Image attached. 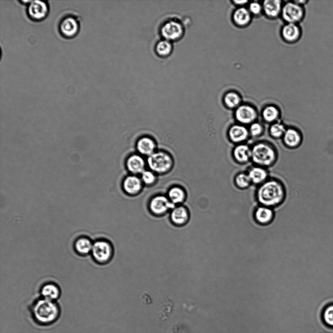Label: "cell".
<instances>
[{
  "instance_id": "obj_1",
  "label": "cell",
  "mask_w": 333,
  "mask_h": 333,
  "mask_svg": "<svg viewBox=\"0 0 333 333\" xmlns=\"http://www.w3.org/2000/svg\"><path fill=\"white\" fill-rule=\"evenodd\" d=\"M29 317L36 326L42 329L56 324L62 316V308L57 301L43 298L35 299L29 307Z\"/></svg>"
},
{
  "instance_id": "obj_2",
  "label": "cell",
  "mask_w": 333,
  "mask_h": 333,
  "mask_svg": "<svg viewBox=\"0 0 333 333\" xmlns=\"http://www.w3.org/2000/svg\"><path fill=\"white\" fill-rule=\"evenodd\" d=\"M285 197V190L279 181L267 180L260 185L257 191L258 202L262 205L268 207H275L282 203Z\"/></svg>"
},
{
  "instance_id": "obj_3",
  "label": "cell",
  "mask_w": 333,
  "mask_h": 333,
  "mask_svg": "<svg viewBox=\"0 0 333 333\" xmlns=\"http://www.w3.org/2000/svg\"><path fill=\"white\" fill-rule=\"evenodd\" d=\"M82 18L75 11L67 10L62 13L57 20V30L64 39L71 40L79 35L81 26Z\"/></svg>"
},
{
  "instance_id": "obj_4",
  "label": "cell",
  "mask_w": 333,
  "mask_h": 333,
  "mask_svg": "<svg viewBox=\"0 0 333 333\" xmlns=\"http://www.w3.org/2000/svg\"><path fill=\"white\" fill-rule=\"evenodd\" d=\"M186 23L179 16L166 17L162 20L158 28L161 38L172 42L178 41L184 37Z\"/></svg>"
},
{
  "instance_id": "obj_5",
  "label": "cell",
  "mask_w": 333,
  "mask_h": 333,
  "mask_svg": "<svg viewBox=\"0 0 333 333\" xmlns=\"http://www.w3.org/2000/svg\"><path fill=\"white\" fill-rule=\"evenodd\" d=\"M277 159V152L274 148L265 142L254 145L251 148V160L257 166L262 167L273 165Z\"/></svg>"
},
{
  "instance_id": "obj_6",
  "label": "cell",
  "mask_w": 333,
  "mask_h": 333,
  "mask_svg": "<svg viewBox=\"0 0 333 333\" xmlns=\"http://www.w3.org/2000/svg\"><path fill=\"white\" fill-rule=\"evenodd\" d=\"M91 256L95 262L105 264L111 259L113 248L111 243L105 239H99L93 242Z\"/></svg>"
},
{
  "instance_id": "obj_7",
  "label": "cell",
  "mask_w": 333,
  "mask_h": 333,
  "mask_svg": "<svg viewBox=\"0 0 333 333\" xmlns=\"http://www.w3.org/2000/svg\"><path fill=\"white\" fill-rule=\"evenodd\" d=\"M150 169L157 173L169 171L173 166V160L170 155L163 151L155 152L148 159Z\"/></svg>"
},
{
  "instance_id": "obj_8",
  "label": "cell",
  "mask_w": 333,
  "mask_h": 333,
  "mask_svg": "<svg viewBox=\"0 0 333 333\" xmlns=\"http://www.w3.org/2000/svg\"><path fill=\"white\" fill-rule=\"evenodd\" d=\"M26 6L27 17L34 22L43 21L48 18L50 12V6L48 1H31Z\"/></svg>"
},
{
  "instance_id": "obj_9",
  "label": "cell",
  "mask_w": 333,
  "mask_h": 333,
  "mask_svg": "<svg viewBox=\"0 0 333 333\" xmlns=\"http://www.w3.org/2000/svg\"><path fill=\"white\" fill-rule=\"evenodd\" d=\"M282 16L284 20L288 23L296 24L301 21L304 15L301 5L296 3H288L282 8Z\"/></svg>"
},
{
  "instance_id": "obj_10",
  "label": "cell",
  "mask_w": 333,
  "mask_h": 333,
  "mask_svg": "<svg viewBox=\"0 0 333 333\" xmlns=\"http://www.w3.org/2000/svg\"><path fill=\"white\" fill-rule=\"evenodd\" d=\"M149 206L151 212L156 216L163 215L169 210L175 207V204H172L168 198L163 195L154 197L150 201Z\"/></svg>"
},
{
  "instance_id": "obj_11",
  "label": "cell",
  "mask_w": 333,
  "mask_h": 333,
  "mask_svg": "<svg viewBox=\"0 0 333 333\" xmlns=\"http://www.w3.org/2000/svg\"><path fill=\"white\" fill-rule=\"evenodd\" d=\"M235 118L240 124L251 125L257 118V112L252 107L249 105L240 106L235 113Z\"/></svg>"
},
{
  "instance_id": "obj_12",
  "label": "cell",
  "mask_w": 333,
  "mask_h": 333,
  "mask_svg": "<svg viewBox=\"0 0 333 333\" xmlns=\"http://www.w3.org/2000/svg\"><path fill=\"white\" fill-rule=\"evenodd\" d=\"M40 297L52 301H57L61 296L59 286L53 282L43 284L40 290Z\"/></svg>"
},
{
  "instance_id": "obj_13",
  "label": "cell",
  "mask_w": 333,
  "mask_h": 333,
  "mask_svg": "<svg viewBox=\"0 0 333 333\" xmlns=\"http://www.w3.org/2000/svg\"><path fill=\"white\" fill-rule=\"evenodd\" d=\"M228 135L231 142L241 144L247 139L250 134L249 130L245 126L239 124L232 126L228 130Z\"/></svg>"
},
{
  "instance_id": "obj_14",
  "label": "cell",
  "mask_w": 333,
  "mask_h": 333,
  "mask_svg": "<svg viewBox=\"0 0 333 333\" xmlns=\"http://www.w3.org/2000/svg\"><path fill=\"white\" fill-rule=\"evenodd\" d=\"M173 47V42L160 38L155 42L153 49L157 57L166 58L171 55Z\"/></svg>"
},
{
  "instance_id": "obj_15",
  "label": "cell",
  "mask_w": 333,
  "mask_h": 333,
  "mask_svg": "<svg viewBox=\"0 0 333 333\" xmlns=\"http://www.w3.org/2000/svg\"><path fill=\"white\" fill-rule=\"evenodd\" d=\"M93 242L91 239L87 237H80L74 242V251L81 256H86L91 254Z\"/></svg>"
},
{
  "instance_id": "obj_16",
  "label": "cell",
  "mask_w": 333,
  "mask_h": 333,
  "mask_svg": "<svg viewBox=\"0 0 333 333\" xmlns=\"http://www.w3.org/2000/svg\"><path fill=\"white\" fill-rule=\"evenodd\" d=\"M282 138L284 144L291 148L298 147L302 141L301 133L294 128L287 129Z\"/></svg>"
},
{
  "instance_id": "obj_17",
  "label": "cell",
  "mask_w": 333,
  "mask_h": 333,
  "mask_svg": "<svg viewBox=\"0 0 333 333\" xmlns=\"http://www.w3.org/2000/svg\"><path fill=\"white\" fill-rule=\"evenodd\" d=\"M123 188L129 195H134L140 192L142 188V182L138 177L132 175L127 177L123 183Z\"/></svg>"
},
{
  "instance_id": "obj_18",
  "label": "cell",
  "mask_w": 333,
  "mask_h": 333,
  "mask_svg": "<svg viewBox=\"0 0 333 333\" xmlns=\"http://www.w3.org/2000/svg\"><path fill=\"white\" fill-rule=\"evenodd\" d=\"M145 160L138 155H131L127 161L128 170L134 174H142L145 171Z\"/></svg>"
},
{
  "instance_id": "obj_19",
  "label": "cell",
  "mask_w": 333,
  "mask_h": 333,
  "mask_svg": "<svg viewBox=\"0 0 333 333\" xmlns=\"http://www.w3.org/2000/svg\"><path fill=\"white\" fill-rule=\"evenodd\" d=\"M189 218L188 211L186 208L183 206L176 207L173 209L170 215L172 223L178 226L186 224Z\"/></svg>"
},
{
  "instance_id": "obj_20",
  "label": "cell",
  "mask_w": 333,
  "mask_h": 333,
  "mask_svg": "<svg viewBox=\"0 0 333 333\" xmlns=\"http://www.w3.org/2000/svg\"><path fill=\"white\" fill-rule=\"evenodd\" d=\"M233 155L238 163H246L251 160V148L245 144H239L234 148Z\"/></svg>"
},
{
  "instance_id": "obj_21",
  "label": "cell",
  "mask_w": 333,
  "mask_h": 333,
  "mask_svg": "<svg viewBox=\"0 0 333 333\" xmlns=\"http://www.w3.org/2000/svg\"><path fill=\"white\" fill-rule=\"evenodd\" d=\"M247 173L252 184L260 185L267 180L268 174L264 167L254 166L251 167Z\"/></svg>"
},
{
  "instance_id": "obj_22",
  "label": "cell",
  "mask_w": 333,
  "mask_h": 333,
  "mask_svg": "<svg viewBox=\"0 0 333 333\" xmlns=\"http://www.w3.org/2000/svg\"><path fill=\"white\" fill-rule=\"evenodd\" d=\"M254 216L258 223L262 225H267L273 221L274 214L270 207L261 206L256 209Z\"/></svg>"
},
{
  "instance_id": "obj_23",
  "label": "cell",
  "mask_w": 333,
  "mask_h": 333,
  "mask_svg": "<svg viewBox=\"0 0 333 333\" xmlns=\"http://www.w3.org/2000/svg\"><path fill=\"white\" fill-rule=\"evenodd\" d=\"M137 149L142 155L149 157L155 152L156 144L149 137H142L137 143Z\"/></svg>"
},
{
  "instance_id": "obj_24",
  "label": "cell",
  "mask_w": 333,
  "mask_h": 333,
  "mask_svg": "<svg viewBox=\"0 0 333 333\" xmlns=\"http://www.w3.org/2000/svg\"><path fill=\"white\" fill-rule=\"evenodd\" d=\"M301 34L299 28L296 24L288 23L282 29L283 37L289 42H294L299 39Z\"/></svg>"
},
{
  "instance_id": "obj_25",
  "label": "cell",
  "mask_w": 333,
  "mask_h": 333,
  "mask_svg": "<svg viewBox=\"0 0 333 333\" xmlns=\"http://www.w3.org/2000/svg\"><path fill=\"white\" fill-rule=\"evenodd\" d=\"M263 9L267 16L271 18L276 17L282 11L281 2L278 0L265 1L263 4Z\"/></svg>"
},
{
  "instance_id": "obj_26",
  "label": "cell",
  "mask_w": 333,
  "mask_h": 333,
  "mask_svg": "<svg viewBox=\"0 0 333 333\" xmlns=\"http://www.w3.org/2000/svg\"><path fill=\"white\" fill-rule=\"evenodd\" d=\"M168 198L174 204H181L185 198V193L181 187L175 186L171 188L168 193Z\"/></svg>"
},
{
  "instance_id": "obj_27",
  "label": "cell",
  "mask_w": 333,
  "mask_h": 333,
  "mask_svg": "<svg viewBox=\"0 0 333 333\" xmlns=\"http://www.w3.org/2000/svg\"><path fill=\"white\" fill-rule=\"evenodd\" d=\"M233 19L237 25L245 26L248 24L250 21V12L244 8L239 9L234 13Z\"/></svg>"
},
{
  "instance_id": "obj_28",
  "label": "cell",
  "mask_w": 333,
  "mask_h": 333,
  "mask_svg": "<svg viewBox=\"0 0 333 333\" xmlns=\"http://www.w3.org/2000/svg\"><path fill=\"white\" fill-rule=\"evenodd\" d=\"M279 115L278 109L273 106L266 107L262 111V116L264 120L267 123H275Z\"/></svg>"
},
{
  "instance_id": "obj_29",
  "label": "cell",
  "mask_w": 333,
  "mask_h": 333,
  "mask_svg": "<svg viewBox=\"0 0 333 333\" xmlns=\"http://www.w3.org/2000/svg\"><path fill=\"white\" fill-rule=\"evenodd\" d=\"M286 130L283 124L280 122H276L271 126L269 132L272 137L278 139L283 137Z\"/></svg>"
},
{
  "instance_id": "obj_30",
  "label": "cell",
  "mask_w": 333,
  "mask_h": 333,
  "mask_svg": "<svg viewBox=\"0 0 333 333\" xmlns=\"http://www.w3.org/2000/svg\"><path fill=\"white\" fill-rule=\"evenodd\" d=\"M224 101L228 108L230 109L238 108L240 106V98L237 93L229 92L225 95Z\"/></svg>"
},
{
  "instance_id": "obj_31",
  "label": "cell",
  "mask_w": 333,
  "mask_h": 333,
  "mask_svg": "<svg viewBox=\"0 0 333 333\" xmlns=\"http://www.w3.org/2000/svg\"><path fill=\"white\" fill-rule=\"evenodd\" d=\"M235 183L237 186L240 189H245L252 184L248 174L245 173L238 174L235 177Z\"/></svg>"
},
{
  "instance_id": "obj_32",
  "label": "cell",
  "mask_w": 333,
  "mask_h": 333,
  "mask_svg": "<svg viewBox=\"0 0 333 333\" xmlns=\"http://www.w3.org/2000/svg\"><path fill=\"white\" fill-rule=\"evenodd\" d=\"M262 125L257 122L252 124L250 127L249 132L250 135L253 137H258L260 136L263 132Z\"/></svg>"
},
{
  "instance_id": "obj_33",
  "label": "cell",
  "mask_w": 333,
  "mask_h": 333,
  "mask_svg": "<svg viewBox=\"0 0 333 333\" xmlns=\"http://www.w3.org/2000/svg\"><path fill=\"white\" fill-rule=\"evenodd\" d=\"M142 181L146 185H150L154 184L156 178L154 173L150 171L145 170L142 174Z\"/></svg>"
},
{
  "instance_id": "obj_34",
  "label": "cell",
  "mask_w": 333,
  "mask_h": 333,
  "mask_svg": "<svg viewBox=\"0 0 333 333\" xmlns=\"http://www.w3.org/2000/svg\"><path fill=\"white\" fill-rule=\"evenodd\" d=\"M324 318L328 324L333 326V305H330L326 309Z\"/></svg>"
},
{
  "instance_id": "obj_35",
  "label": "cell",
  "mask_w": 333,
  "mask_h": 333,
  "mask_svg": "<svg viewBox=\"0 0 333 333\" xmlns=\"http://www.w3.org/2000/svg\"><path fill=\"white\" fill-rule=\"evenodd\" d=\"M249 10L252 14L257 15L260 13L262 7L259 3L253 2L250 4Z\"/></svg>"
},
{
  "instance_id": "obj_36",
  "label": "cell",
  "mask_w": 333,
  "mask_h": 333,
  "mask_svg": "<svg viewBox=\"0 0 333 333\" xmlns=\"http://www.w3.org/2000/svg\"><path fill=\"white\" fill-rule=\"evenodd\" d=\"M234 2L236 5H244L245 3H247V1H234Z\"/></svg>"
}]
</instances>
